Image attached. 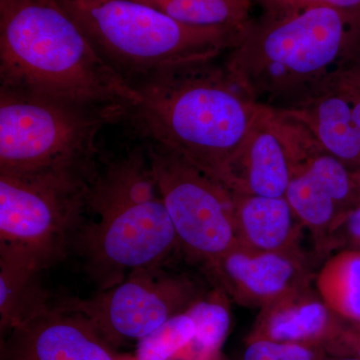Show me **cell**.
Returning a JSON list of instances; mask_svg holds the SVG:
<instances>
[{
	"label": "cell",
	"instance_id": "obj_2",
	"mask_svg": "<svg viewBox=\"0 0 360 360\" xmlns=\"http://www.w3.org/2000/svg\"><path fill=\"white\" fill-rule=\"evenodd\" d=\"M360 9L329 7L251 20L224 66L257 104L288 110L357 61Z\"/></svg>",
	"mask_w": 360,
	"mask_h": 360
},
{
	"label": "cell",
	"instance_id": "obj_7",
	"mask_svg": "<svg viewBox=\"0 0 360 360\" xmlns=\"http://www.w3.org/2000/svg\"><path fill=\"white\" fill-rule=\"evenodd\" d=\"M91 172H0V257L41 271L65 255L87 210Z\"/></svg>",
	"mask_w": 360,
	"mask_h": 360
},
{
	"label": "cell",
	"instance_id": "obj_22",
	"mask_svg": "<svg viewBox=\"0 0 360 360\" xmlns=\"http://www.w3.org/2000/svg\"><path fill=\"white\" fill-rule=\"evenodd\" d=\"M241 360H322L328 355L319 347L269 340H245Z\"/></svg>",
	"mask_w": 360,
	"mask_h": 360
},
{
	"label": "cell",
	"instance_id": "obj_15",
	"mask_svg": "<svg viewBox=\"0 0 360 360\" xmlns=\"http://www.w3.org/2000/svg\"><path fill=\"white\" fill-rule=\"evenodd\" d=\"M347 323L307 285L262 309L246 340L283 341L324 349Z\"/></svg>",
	"mask_w": 360,
	"mask_h": 360
},
{
	"label": "cell",
	"instance_id": "obj_13",
	"mask_svg": "<svg viewBox=\"0 0 360 360\" xmlns=\"http://www.w3.org/2000/svg\"><path fill=\"white\" fill-rule=\"evenodd\" d=\"M208 269L236 302L260 309L305 288L310 279L302 252L255 251L238 243Z\"/></svg>",
	"mask_w": 360,
	"mask_h": 360
},
{
	"label": "cell",
	"instance_id": "obj_10",
	"mask_svg": "<svg viewBox=\"0 0 360 360\" xmlns=\"http://www.w3.org/2000/svg\"><path fill=\"white\" fill-rule=\"evenodd\" d=\"M286 200L321 248H333V234L350 210L360 205L352 170L329 155L307 134L296 148Z\"/></svg>",
	"mask_w": 360,
	"mask_h": 360
},
{
	"label": "cell",
	"instance_id": "obj_25",
	"mask_svg": "<svg viewBox=\"0 0 360 360\" xmlns=\"http://www.w3.org/2000/svg\"><path fill=\"white\" fill-rule=\"evenodd\" d=\"M333 248L345 245L360 250V205L350 210L336 229L333 238Z\"/></svg>",
	"mask_w": 360,
	"mask_h": 360
},
{
	"label": "cell",
	"instance_id": "obj_3",
	"mask_svg": "<svg viewBox=\"0 0 360 360\" xmlns=\"http://www.w3.org/2000/svg\"><path fill=\"white\" fill-rule=\"evenodd\" d=\"M0 82L86 105L129 111L141 101L59 0H0Z\"/></svg>",
	"mask_w": 360,
	"mask_h": 360
},
{
	"label": "cell",
	"instance_id": "obj_8",
	"mask_svg": "<svg viewBox=\"0 0 360 360\" xmlns=\"http://www.w3.org/2000/svg\"><path fill=\"white\" fill-rule=\"evenodd\" d=\"M146 151L180 248L210 266L238 243L231 191L155 144Z\"/></svg>",
	"mask_w": 360,
	"mask_h": 360
},
{
	"label": "cell",
	"instance_id": "obj_21",
	"mask_svg": "<svg viewBox=\"0 0 360 360\" xmlns=\"http://www.w3.org/2000/svg\"><path fill=\"white\" fill-rule=\"evenodd\" d=\"M195 326L186 311L170 317L137 342L134 360H174L193 342Z\"/></svg>",
	"mask_w": 360,
	"mask_h": 360
},
{
	"label": "cell",
	"instance_id": "obj_28",
	"mask_svg": "<svg viewBox=\"0 0 360 360\" xmlns=\"http://www.w3.org/2000/svg\"><path fill=\"white\" fill-rule=\"evenodd\" d=\"M60 1H84V2H94V1H103V0H60Z\"/></svg>",
	"mask_w": 360,
	"mask_h": 360
},
{
	"label": "cell",
	"instance_id": "obj_18",
	"mask_svg": "<svg viewBox=\"0 0 360 360\" xmlns=\"http://www.w3.org/2000/svg\"><path fill=\"white\" fill-rule=\"evenodd\" d=\"M39 272L32 265L0 257L1 333L49 307L37 283Z\"/></svg>",
	"mask_w": 360,
	"mask_h": 360
},
{
	"label": "cell",
	"instance_id": "obj_12",
	"mask_svg": "<svg viewBox=\"0 0 360 360\" xmlns=\"http://www.w3.org/2000/svg\"><path fill=\"white\" fill-rule=\"evenodd\" d=\"M288 110L322 148L352 172L360 170V65Z\"/></svg>",
	"mask_w": 360,
	"mask_h": 360
},
{
	"label": "cell",
	"instance_id": "obj_24",
	"mask_svg": "<svg viewBox=\"0 0 360 360\" xmlns=\"http://www.w3.org/2000/svg\"><path fill=\"white\" fill-rule=\"evenodd\" d=\"M326 354L330 356L354 357L360 359V324L347 323L340 335L326 345Z\"/></svg>",
	"mask_w": 360,
	"mask_h": 360
},
{
	"label": "cell",
	"instance_id": "obj_23",
	"mask_svg": "<svg viewBox=\"0 0 360 360\" xmlns=\"http://www.w3.org/2000/svg\"><path fill=\"white\" fill-rule=\"evenodd\" d=\"M264 8V15L281 16L307 9L329 7L360 9V0H255Z\"/></svg>",
	"mask_w": 360,
	"mask_h": 360
},
{
	"label": "cell",
	"instance_id": "obj_4",
	"mask_svg": "<svg viewBox=\"0 0 360 360\" xmlns=\"http://www.w3.org/2000/svg\"><path fill=\"white\" fill-rule=\"evenodd\" d=\"M87 210L96 217L80 229L77 241L101 290L134 270L158 266L180 248L146 148H134L96 172Z\"/></svg>",
	"mask_w": 360,
	"mask_h": 360
},
{
	"label": "cell",
	"instance_id": "obj_20",
	"mask_svg": "<svg viewBox=\"0 0 360 360\" xmlns=\"http://www.w3.org/2000/svg\"><path fill=\"white\" fill-rule=\"evenodd\" d=\"M195 326V335L182 359L212 360L219 357L220 348L231 329L229 307L219 293L208 298H198L186 310Z\"/></svg>",
	"mask_w": 360,
	"mask_h": 360
},
{
	"label": "cell",
	"instance_id": "obj_6",
	"mask_svg": "<svg viewBox=\"0 0 360 360\" xmlns=\"http://www.w3.org/2000/svg\"><path fill=\"white\" fill-rule=\"evenodd\" d=\"M127 113L0 86V172H94L97 135Z\"/></svg>",
	"mask_w": 360,
	"mask_h": 360
},
{
	"label": "cell",
	"instance_id": "obj_9",
	"mask_svg": "<svg viewBox=\"0 0 360 360\" xmlns=\"http://www.w3.org/2000/svg\"><path fill=\"white\" fill-rule=\"evenodd\" d=\"M198 298L191 279L165 274L158 265L134 270L92 297L71 298L58 307L84 315L115 347L139 342Z\"/></svg>",
	"mask_w": 360,
	"mask_h": 360
},
{
	"label": "cell",
	"instance_id": "obj_5",
	"mask_svg": "<svg viewBox=\"0 0 360 360\" xmlns=\"http://www.w3.org/2000/svg\"><path fill=\"white\" fill-rule=\"evenodd\" d=\"M59 2L108 65L132 85L177 66L217 60L238 44L248 26L186 25L136 0Z\"/></svg>",
	"mask_w": 360,
	"mask_h": 360
},
{
	"label": "cell",
	"instance_id": "obj_17",
	"mask_svg": "<svg viewBox=\"0 0 360 360\" xmlns=\"http://www.w3.org/2000/svg\"><path fill=\"white\" fill-rule=\"evenodd\" d=\"M315 283L317 293L338 317L360 324V250L345 248L328 258Z\"/></svg>",
	"mask_w": 360,
	"mask_h": 360
},
{
	"label": "cell",
	"instance_id": "obj_30",
	"mask_svg": "<svg viewBox=\"0 0 360 360\" xmlns=\"http://www.w3.org/2000/svg\"><path fill=\"white\" fill-rule=\"evenodd\" d=\"M212 360H219V357H217V359H213Z\"/></svg>",
	"mask_w": 360,
	"mask_h": 360
},
{
	"label": "cell",
	"instance_id": "obj_27",
	"mask_svg": "<svg viewBox=\"0 0 360 360\" xmlns=\"http://www.w3.org/2000/svg\"><path fill=\"white\" fill-rule=\"evenodd\" d=\"M355 182H356L357 191H359V196L360 200V170L354 172Z\"/></svg>",
	"mask_w": 360,
	"mask_h": 360
},
{
	"label": "cell",
	"instance_id": "obj_19",
	"mask_svg": "<svg viewBox=\"0 0 360 360\" xmlns=\"http://www.w3.org/2000/svg\"><path fill=\"white\" fill-rule=\"evenodd\" d=\"M180 23L198 27L245 28L251 0H136Z\"/></svg>",
	"mask_w": 360,
	"mask_h": 360
},
{
	"label": "cell",
	"instance_id": "obj_26",
	"mask_svg": "<svg viewBox=\"0 0 360 360\" xmlns=\"http://www.w3.org/2000/svg\"><path fill=\"white\" fill-rule=\"evenodd\" d=\"M322 360H360L354 359V357H345V356H330V355H326Z\"/></svg>",
	"mask_w": 360,
	"mask_h": 360
},
{
	"label": "cell",
	"instance_id": "obj_11",
	"mask_svg": "<svg viewBox=\"0 0 360 360\" xmlns=\"http://www.w3.org/2000/svg\"><path fill=\"white\" fill-rule=\"evenodd\" d=\"M78 312L45 307L4 333L1 360H124Z\"/></svg>",
	"mask_w": 360,
	"mask_h": 360
},
{
	"label": "cell",
	"instance_id": "obj_14",
	"mask_svg": "<svg viewBox=\"0 0 360 360\" xmlns=\"http://www.w3.org/2000/svg\"><path fill=\"white\" fill-rule=\"evenodd\" d=\"M290 179L288 117L281 111L260 104L224 186L232 193L279 198L285 195Z\"/></svg>",
	"mask_w": 360,
	"mask_h": 360
},
{
	"label": "cell",
	"instance_id": "obj_29",
	"mask_svg": "<svg viewBox=\"0 0 360 360\" xmlns=\"http://www.w3.org/2000/svg\"><path fill=\"white\" fill-rule=\"evenodd\" d=\"M174 360H188V359H182V357H177V359H175Z\"/></svg>",
	"mask_w": 360,
	"mask_h": 360
},
{
	"label": "cell",
	"instance_id": "obj_1",
	"mask_svg": "<svg viewBox=\"0 0 360 360\" xmlns=\"http://www.w3.org/2000/svg\"><path fill=\"white\" fill-rule=\"evenodd\" d=\"M130 108L148 143L174 153L224 184L260 104L217 60L177 66L134 84Z\"/></svg>",
	"mask_w": 360,
	"mask_h": 360
},
{
	"label": "cell",
	"instance_id": "obj_16",
	"mask_svg": "<svg viewBox=\"0 0 360 360\" xmlns=\"http://www.w3.org/2000/svg\"><path fill=\"white\" fill-rule=\"evenodd\" d=\"M238 245L267 252L300 250L303 226L285 196L232 193Z\"/></svg>",
	"mask_w": 360,
	"mask_h": 360
}]
</instances>
